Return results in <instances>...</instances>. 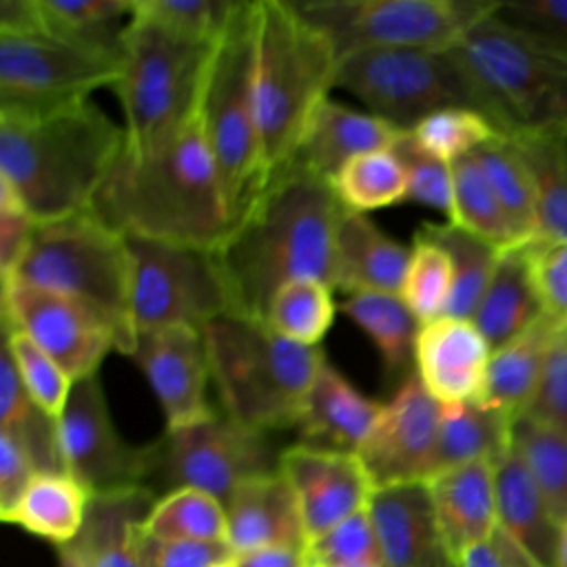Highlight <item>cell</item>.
Returning <instances> with one entry per match:
<instances>
[{
    "instance_id": "cell-27",
    "label": "cell",
    "mask_w": 567,
    "mask_h": 567,
    "mask_svg": "<svg viewBox=\"0 0 567 567\" xmlns=\"http://www.w3.org/2000/svg\"><path fill=\"white\" fill-rule=\"evenodd\" d=\"M155 501L151 487L91 494L84 525L66 545L86 567H142L135 536Z\"/></svg>"
},
{
    "instance_id": "cell-18",
    "label": "cell",
    "mask_w": 567,
    "mask_h": 567,
    "mask_svg": "<svg viewBox=\"0 0 567 567\" xmlns=\"http://www.w3.org/2000/svg\"><path fill=\"white\" fill-rule=\"evenodd\" d=\"M126 357L135 361L155 392L166 430L197 423L215 412L206 399L210 368L202 330L190 326L137 330Z\"/></svg>"
},
{
    "instance_id": "cell-2",
    "label": "cell",
    "mask_w": 567,
    "mask_h": 567,
    "mask_svg": "<svg viewBox=\"0 0 567 567\" xmlns=\"http://www.w3.org/2000/svg\"><path fill=\"white\" fill-rule=\"evenodd\" d=\"M91 208L122 235L217 250L230 221L199 104L157 148L133 155L122 146Z\"/></svg>"
},
{
    "instance_id": "cell-45",
    "label": "cell",
    "mask_w": 567,
    "mask_h": 567,
    "mask_svg": "<svg viewBox=\"0 0 567 567\" xmlns=\"http://www.w3.org/2000/svg\"><path fill=\"white\" fill-rule=\"evenodd\" d=\"M399 295L423 323L441 317L452 295V264L447 252L434 241L414 235Z\"/></svg>"
},
{
    "instance_id": "cell-11",
    "label": "cell",
    "mask_w": 567,
    "mask_h": 567,
    "mask_svg": "<svg viewBox=\"0 0 567 567\" xmlns=\"http://www.w3.org/2000/svg\"><path fill=\"white\" fill-rule=\"evenodd\" d=\"M341 58L368 49L447 51L496 0H290Z\"/></svg>"
},
{
    "instance_id": "cell-9",
    "label": "cell",
    "mask_w": 567,
    "mask_h": 567,
    "mask_svg": "<svg viewBox=\"0 0 567 567\" xmlns=\"http://www.w3.org/2000/svg\"><path fill=\"white\" fill-rule=\"evenodd\" d=\"M496 11L447 49L478 91L489 122L503 135L567 122V60L509 27Z\"/></svg>"
},
{
    "instance_id": "cell-28",
    "label": "cell",
    "mask_w": 567,
    "mask_h": 567,
    "mask_svg": "<svg viewBox=\"0 0 567 567\" xmlns=\"http://www.w3.org/2000/svg\"><path fill=\"white\" fill-rule=\"evenodd\" d=\"M498 527L538 565L556 567L560 525L514 447L494 463Z\"/></svg>"
},
{
    "instance_id": "cell-13",
    "label": "cell",
    "mask_w": 567,
    "mask_h": 567,
    "mask_svg": "<svg viewBox=\"0 0 567 567\" xmlns=\"http://www.w3.org/2000/svg\"><path fill=\"white\" fill-rule=\"evenodd\" d=\"M277 470L279 454L266 432L215 410L197 423L166 430L151 443L148 487L155 483L164 494L195 487L226 505L237 485Z\"/></svg>"
},
{
    "instance_id": "cell-48",
    "label": "cell",
    "mask_w": 567,
    "mask_h": 567,
    "mask_svg": "<svg viewBox=\"0 0 567 567\" xmlns=\"http://www.w3.org/2000/svg\"><path fill=\"white\" fill-rule=\"evenodd\" d=\"M310 567H332L348 563H377L381 565L379 538L368 507L337 523L306 545Z\"/></svg>"
},
{
    "instance_id": "cell-33",
    "label": "cell",
    "mask_w": 567,
    "mask_h": 567,
    "mask_svg": "<svg viewBox=\"0 0 567 567\" xmlns=\"http://www.w3.org/2000/svg\"><path fill=\"white\" fill-rule=\"evenodd\" d=\"M0 434L27 454L38 474H69L58 419L27 392L4 348L0 359Z\"/></svg>"
},
{
    "instance_id": "cell-50",
    "label": "cell",
    "mask_w": 567,
    "mask_h": 567,
    "mask_svg": "<svg viewBox=\"0 0 567 567\" xmlns=\"http://www.w3.org/2000/svg\"><path fill=\"white\" fill-rule=\"evenodd\" d=\"M520 419L567 436V328L563 326L554 332L538 385Z\"/></svg>"
},
{
    "instance_id": "cell-30",
    "label": "cell",
    "mask_w": 567,
    "mask_h": 567,
    "mask_svg": "<svg viewBox=\"0 0 567 567\" xmlns=\"http://www.w3.org/2000/svg\"><path fill=\"white\" fill-rule=\"evenodd\" d=\"M534 184L538 237L567 241V122L520 128L507 135Z\"/></svg>"
},
{
    "instance_id": "cell-26",
    "label": "cell",
    "mask_w": 567,
    "mask_h": 567,
    "mask_svg": "<svg viewBox=\"0 0 567 567\" xmlns=\"http://www.w3.org/2000/svg\"><path fill=\"white\" fill-rule=\"evenodd\" d=\"M412 246L385 235L365 213L343 210L334 248V290L401 292Z\"/></svg>"
},
{
    "instance_id": "cell-16",
    "label": "cell",
    "mask_w": 567,
    "mask_h": 567,
    "mask_svg": "<svg viewBox=\"0 0 567 567\" xmlns=\"http://www.w3.org/2000/svg\"><path fill=\"white\" fill-rule=\"evenodd\" d=\"M58 427L66 472L89 494L148 487L151 445H128L117 434L97 374L73 383Z\"/></svg>"
},
{
    "instance_id": "cell-37",
    "label": "cell",
    "mask_w": 567,
    "mask_h": 567,
    "mask_svg": "<svg viewBox=\"0 0 567 567\" xmlns=\"http://www.w3.org/2000/svg\"><path fill=\"white\" fill-rule=\"evenodd\" d=\"M414 235L434 241L450 257L452 295L443 315L472 319L503 250L452 221H425Z\"/></svg>"
},
{
    "instance_id": "cell-15",
    "label": "cell",
    "mask_w": 567,
    "mask_h": 567,
    "mask_svg": "<svg viewBox=\"0 0 567 567\" xmlns=\"http://www.w3.org/2000/svg\"><path fill=\"white\" fill-rule=\"evenodd\" d=\"M2 328L29 337L75 383L97 374L109 350H117L113 323L95 308L18 279L2 281Z\"/></svg>"
},
{
    "instance_id": "cell-7",
    "label": "cell",
    "mask_w": 567,
    "mask_h": 567,
    "mask_svg": "<svg viewBox=\"0 0 567 567\" xmlns=\"http://www.w3.org/2000/svg\"><path fill=\"white\" fill-rule=\"evenodd\" d=\"M7 279L53 290L95 308L113 323L117 352H131L135 341L131 252L124 235L97 217L93 208L35 224L29 248Z\"/></svg>"
},
{
    "instance_id": "cell-46",
    "label": "cell",
    "mask_w": 567,
    "mask_h": 567,
    "mask_svg": "<svg viewBox=\"0 0 567 567\" xmlns=\"http://www.w3.org/2000/svg\"><path fill=\"white\" fill-rule=\"evenodd\" d=\"M241 0H133V16L151 20L177 35L213 44Z\"/></svg>"
},
{
    "instance_id": "cell-41",
    "label": "cell",
    "mask_w": 567,
    "mask_h": 567,
    "mask_svg": "<svg viewBox=\"0 0 567 567\" xmlns=\"http://www.w3.org/2000/svg\"><path fill=\"white\" fill-rule=\"evenodd\" d=\"M339 306L332 288L317 279H297L281 286L270 299L266 323L281 337L317 348L332 326Z\"/></svg>"
},
{
    "instance_id": "cell-10",
    "label": "cell",
    "mask_w": 567,
    "mask_h": 567,
    "mask_svg": "<svg viewBox=\"0 0 567 567\" xmlns=\"http://www.w3.org/2000/svg\"><path fill=\"white\" fill-rule=\"evenodd\" d=\"M334 89H346L368 106V113L399 131H412L443 109H472L487 117L478 91L450 51H357L339 60Z\"/></svg>"
},
{
    "instance_id": "cell-24",
    "label": "cell",
    "mask_w": 567,
    "mask_h": 567,
    "mask_svg": "<svg viewBox=\"0 0 567 567\" xmlns=\"http://www.w3.org/2000/svg\"><path fill=\"white\" fill-rule=\"evenodd\" d=\"M226 516L235 556L261 547H306L295 492L279 470L237 485L226 501Z\"/></svg>"
},
{
    "instance_id": "cell-1",
    "label": "cell",
    "mask_w": 567,
    "mask_h": 567,
    "mask_svg": "<svg viewBox=\"0 0 567 567\" xmlns=\"http://www.w3.org/2000/svg\"><path fill=\"white\" fill-rule=\"evenodd\" d=\"M346 206L332 182L288 164L217 248L235 312L266 321L275 292L297 279L334 290L337 230Z\"/></svg>"
},
{
    "instance_id": "cell-59",
    "label": "cell",
    "mask_w": 567,
    "mask_h": 567,
    "mask_svg": "<svg viewBox=\"0 0 567 567\" xmlns=\"http://www.w3.org/2000/svg\"><path fill=\"white\" fill-rule=\"evenodd\" d=\"M556 567H567V520L560 525L558 551H556Z\"/></svg>"
},
{
    "instance_id": "cell-4",
    "label": "cell",
    "mask_w": 567,
    "mask_h": 567,
    "mask_svg": "<svg viewBox=\"0 0 567 567\" xmlns=\"http://www.w3.org/2000/svg\"><path fill=\"white\" fill-rule=\"evenodd\" d=\"M339 55L290 0H255V104L268 175L286 168L337 84Z\"/></svg>"
},
{
    "instance_id": "cell-17",
    "label": "cell",
    "mask_w": 567,
    "mask_h": 567,
    "mask_svg": "<svg viewBox=\"0 0 567 567\" xmlns=\"http://www.w3.org/2000/svg\"><path fill=\"white\" fill-rule=\"evenodd\" d=\"M441 410L416 374L399 383L357 452L372 489L425 483L434 474Z\"/></svg>"
},
{
    "instance_id": "cell-8",
    "label": "cell",
    "mask_w": 567,
    "mask_h": 567,
    "mask_svg": "<svg viewBox=\"0 0 567 567\" xmlns=\"http://www.w3.org/2000/svg\"><path fill=\"white\" fill-rule=\"evenodd\" d=\"M213 44L177 35L131 11L113 84L128 153L157 148L195 115Z\"/></svg>"
},
{
    "instance_id": "cell-58",
    "label": "cell",
    "mask_w": 567,
    "mask_h": 567,
    "mask_svg": "<svg viewBox=\"0 0 567 567\" xmlns=\"http://www.w3.org/2000/svg\"><path fill=\"white\" fill-rule=\"evenodd\" d=\"M58 567H86L71 545H58Z\"/></svg>"
},
{
    "instance_id": "cell-35",
    "label": "cell",
    "mask_w": 567,
    "mask_h": 567,
    "mask_svg": "<svg viewBox=\"0 0 567 567\" xmlns=\"http://www.w3.org/2000/svg\"><path fill=\"white\" fill-rule=\"evenodd\" d=\"M89 498L91 494L71 474H38L2 520L20 525L55 547L66 545L84 525Z\"/></svg>"
},
{
    "instance_id": "cell-6",
    "label": "cell",
    "mask_w": 567,
    "mask_h": 567,
    "mask_svg": "<svg viewBox=\"0 0 567 567\" xmlns=\"http://www.w3.org/2000/svg\"><path fill=\"white\" fill-rule=\"evenodd\" d=\"M199 120L233 228L270 182L255 104V0L239 2L210 49Z\"/></svg>"
},
{
    "instance_id": "cell-20",
    "label": "cell",
    "mask_w": 567,
    "mask_h": 567,
    "mask_svg": "<svg viewBox=\"0 0 567 567\" xmlns=\"http://www.w3.org/2000/svg\"><path fill=\"white\" fill-rule=\"evenodd\" d=\"M492 348L472 319L436 317L421 326L414 348V374L441 403L481 401Z\"/></svg>"
},
{
    "instance_id": "cell-31",
    "label": "cell",
    "mask_w": 567,
    "mask_h": 567,
    "mask_svg": "<svg viewBox=\"0 0 567 567\" xmlns=\"http://www.w3.org/2000/svg\"><path fill=\"white\" fill-rule=\"evenodd\" d=\"M556 330L558 323L545 315L532 328L492 350L481 401L507 414L512 421L520 419L538 385Z\"/></svg>"
},
{
    "instance_id": "cell-36",
    "label": "cell",
    "mask_w": 567,
    "mask_h": 567,
    "mask_svg": "<svg viewBox=\"0 0 567 567\" xmlns=\"http://www.w3.org/2000/svg\"><path fill=\"white\" fill-rule=\"evenodd\" d=\"M35 27L58 38L122 60L133 2L124 0H33Z\"/></svg>"
},
{
    "instance_id": "cell-19",
    "label": "cell",
    "mask_w": 567,
    "mask_h": 567,
    "mask_svg": "<svg viewBox=\"0 0 567 567\" xmlns=\"http://www.w3.org/2000/svg\"><path fill=\"white\" fill-rule=\"evenodd\" d=\"M279 472L295 492L306 545L368 507L374 492L357 454L297 443L279 452Z\"/></svg>"
},
{
    "instance_id": "cell-61",
    "label": "cell",
    "mask_w": 567,
    "mask_h": 567,
    "mask_svg": "<svg viewBox=\"0 0 567 567\" xmlns=\"http://www.w3.org/2000/svg\"><path fill=\"white\" fill-rule=\"evenodd\" d=\"M219 567H235V558H233L230 563H224V565H219Z\"/></svg>"
},
{
    "instance_id": "cell-32",
    "label": "cell",
    "mask_w": 567,
    "mask_h": 567,
    "mask_svg": "<svg viewBox=\"0 0 567 567\" xmlns=\"http://www.w3.org/2000/svg\"><path fill=\"white\" fill-rule=\"evenodd\" d=\"M339 310L374 343L390 379L401 383L414 374V348L423 321L399 292H352Z\"/></svg>"
},
{
    "instance_id": "cell-34",
    "label": "cell",
    "mask_w": 567,
    "mask_h": 567,
    "mask_svg": "<svg viewBox=\"0 0 567 567\" xmlns=\"http://www.w3.org/2000/svg\"><path fill=\"white\" fill-rule=\"evenodd\" d=\"M512 427L507 414L483 401L443 405L434 474L474 461L496 463L512 447Z\"/></svg>"
},
{
    "instance_id": "cell-39",
    "label": "cell",
    "mask_w": 567,
    "mask_h": 567,
    "mask_svg": "<svg viewBox=\"0 0 567 567\" xmlns=\"http://www.w3.org/2000/svg\"><path fill=\"white\" fill-rule=\"evenodd\" d=\"M140 529L159 540L228 543L226 505L195 487L157 496Z\"/></svg>"
},
{
    "instance_id": "cell-38",
    "label": "cell",
    "mask_w": 567,
    "mask_h": 567,
    "mask_svg": "<svg viewBox=\"0 0 567 567\" xmlns=\"http://www.w3.org/2000/svg\"><path fill=\"white\" fill-rule=\"evenodd\" d=\"M474 157L505 213L516 244L534 241L538 237L536 195L527 166L514 142L501 133L474 151Z\"/></svg>"
},
{
    "instance_id": "cell-21",
    "label": "cell",
    "mask_w": 567,
    "mask_h": 567,
    "mask_svg": "<svg viewBox=\"0 0 567 567\" xmlns=\"http://www.w3.org/2000/svg\"><path fill=\"white\" fill-rule=\"evenodd\" d=\"M368 512L383 567H458L439 529L427 483L379 487Z\"/></svg>"
},
{
    "instance_id": "cell-49",
    "label": "cell",
    "mask_w": 567,
    "mask_h": 567,
    "mask_svg": "<svg viewBox=\"0 0 567 567\" xmlns=\"http://www.w3.org/2000/svg\"><path fill=\"white\" fill-rule=\"evenodd\" d=\"M392 153L399 157L405 179L408 199L436 208L450 217L452 213V164L436 159L419 146L410 131H401L392 144Z\"/></svg>"
},
{
    "instance_id": "cell-22",
    "label": "cell",
    "mask_w": 567,
    "mask_h": 567,
    "mask_svg": "<svg viewBox=\"0 0 567 567\" xmlns=\"http://www.w3.org/2000/svg\"><path fill=\"white\" fill-rule=\"evenodd\" d=\"M383 403L359 392L328 359L321 361L297 421L299 443L357 454Z\"/></svg>"
},
{
    "instance_id": "cell-23",
    "label": "cell",
    "mask_w": 567,
    "mask_h": 567,
    "mask_svg": "<svg viewBox=\"0 0 567 567\" xmlns=\"http://www.w3.org/2000/svg\"><path fill=\"white\" fill-rule=\"evenodd\" d=\"M434 516L452 556L487 540L498 527L496 476L492 461L443 470L427 481Z\"/></svg>"
},
{
    "instance_id": "cell-55",
    "label": "cell",
    "mask_w": 567,
    "mask_h": 567,
    "mask_svg": "<svg viewBox=\"0 0 567 567\" xmlns=\"http://www.w3.org/2000/svg\"><path fill=\"white\" fill-rule=\"evenodd\" d=\"M35 476L38 472L27 454L9 436L0 434V518L11 514Z\"/></svg>"
},
{
    "instance_id": "cell-57",
    "label": "cell",
    "mask_w": 567,
    "mask_h": 567,
    "mask_svg": "<svg viewBox=\"0 0 567 567\" xmlns=\"http://www.w3.org/2000/svg\"><path fill=\"white\" fill-rule=\"evenodd\" d=\"M235 567H310L306 547H261L235 556Z\"/></svg>"
},
{
    "instance_id": "cell-3",
    "label": "cell",
    "mask_w": 567,
    "mask_h": 567,
    "mask_svg": "<svg viewBox=\"0 0 567 567\" xmlns=\"http://www.w3.org/2000/svg\"><path fill=\"white\" fill-rule=\"evenodd\" d=\"M124 140V128L89 97L47 109H0V182L35 224L82 213Z\"/></svg>"
},
{
    "instance_id": "cell-44",
    "label": "cell",
    "mask_w": 567,
    "mask_h": 567,
    "mask_svg": "<svg viewBox=\"0 0 567 567\" xmlns=\"http://www.w3.org/2000/svg\"><path fill=\"white\" fill-rule=\"evenodd\" d=\"M410 133L423 151L447 164L472 155L483 144L501 135V131L483 113L472 109L436 111L421 120Z\"/></svg>"
},
{
    "instance_id": "cell-54",
    "label": "cell",
    "mask_w": 567,
    "mask_h": 567,
    "mask_svg": "<svg viewBox=\"0 0 567 567\" xmlns=\"http://www.w3.org/2000/svg\"><path fill=\"white\" fill-rule=\"evenodd\" d=\"M35 221L22 208L7 184L0 182V279L16 272L24 250L29 248Z\"/></svg>"
},
{
    "instance_id": "cell-53",
    "label": "cell",
    "mask_w": 567,
    "mask_h": 567,
    "mask_svg": "<svg viewBox=\"0 0 567 567\" xmlns=\"http://www.w3.org/2000/svg\"><path fill=\"white\" fill-rule=\"evenodd\" d=\"M527 246L543 308L558 326L567 328V241L534 239Z\"/></svg>"
},
{
    "instance_id": "cell-60",
    "label": "cell",
    "mask_w": 567,
    "mask_h": 567,
    "mask_svg": "<svg viewBox=\"0 0 567 567\" xmlns=\"http://www.w3.org/2000/svg\"><path fill=\"white\" fill-rule=\"evenodd\" d=\"M332 567H383L377 563H348V565H332Z\"/></svg>"
},
{
    "instance_id": "cell-47",
    "label": "cell",
    "mask_w": 567,
    "mask_h": 567,
    "mask_svg": "<svg viewBox=\"0 0 567 567\" xmlns=\"http://www.w3.org/2000/svg\"><path fill=\"white\" fill-rule=\"evenodd\" d=\"M2 348L9 352L22 385L49 414L58 419L66 405L73 381L44 350H40L22 332L2 328Z\"/></svg>"
},
{
    "instance_id": "cell-43",
    "label": "cell",
    "mask_w": 567,
    "mask_h": 567,
    "mask_svg": "<svg viewBox=\"0 0 567 567\" xmlns=\"http://www.w3.org/2000/svg\"><path fill=\"white\" fill-rule=\"evenodd\" d=\"M512 447L523 458L558 525L567 520V436L516 419Z\"/></svg>"
},
{
    "instance_id": "cell-5",
    "label": "cell",
    "mask_w": 567,
    "mask_h": 567,
    "mask_svg": "<svg viewBox=\"0 0 567 567\" xmlns=\"http://www.w3.org/2000/svg\"><path fill=\"white\" fill-rule=\"evenodd\" d=\"M210 379L224 412L259 432L297 427L326 354L277 334L264 319L226 312L206 323Z\"/></svg>"
},
{
    "instance_id": "cell-40",
    "label": "cell",
    "mask_w": 567,
    "mask_h": 567,
    "mask_svg": "<svg viewBox=\"0 0 567 567\" xmlns=\"http://www.w3.org/2000/svg\"><path fill=\"white\" fill-rule=\"evenodd\" d=\"M447 221L474 233L501 250L518 246L474 153L452 164V213Z\"/></svg>"
},
{
    "instance_id": "cell-42",
    "label": "cell",
    "mask_w": 567,
    "mask_h": 567,
    "mask_svg": "<svg viewBox=\"0 0 567 567\" xmlns=\"http://www.w3.org/2000/svg\"><path fill=\"white\" fill-rule=\"evenodd\" d=\"M332 188L348 210L368 213L408 199V179L392 148L350 159L332 179Z\"/></svg>"
},
{
    "instance_id": "cell-12",
    "label": "cell",
    "mask_w": 567,
    "mask_h": 567,
    "mask_svg": "<svg viewBox=\"0 0 567 567\" xmlns=\"http://www.w3.org/2000/svg\"><path fill=\"white\" fill-rule=\"evenodd\" d=\"M131 252L133 328L190 326L204 330L215 317L235 312L217 250L124 235Z\"/></svg>"
},
{
    "instance_id": "cell-25",
    "label": "cell",
    "mask_w": 567,
    "mask_h": 567,
    "mask_svg": "<svg viewBox=\"0 0 567 567\" xmlns=\"http://www.w3.org/2000/svg\"><path fill=\"white\" fill-rule=\"evenodd\" d=\"M399 135V128L377 115L348 109L328 97L310 117L290 164L332 182L350 159L392 148Z\"/></svg>"
},
{
    "instance_id": "cell-51",
    "label": "cell",
    "mask_w": 567,
    "mask_h": 567,
    "mask_svg": "<svg viewBox=\"0 0 567 567\" xmlns=\"http://www.w3.org/2000/svg\"><path fill=\"white\" fill-rule=\"evenodd\" d=\"M496 13L549 53L567 60V0L498 2Z\"/></svg>"
},
{
    "instance_id": "cell-14",
    "label": "cell",
    "mask_w": 567,
    "mask_h": 567,
    "mask_svg": "<svg viewBox=\"0 0 567 567\" xmlns=\"http://www.w3.org/2000/svg\"><path fill=\"white\" fill-rule=\"evenodd\" d=\"M120 60L44 29H0V109H47L113 86Z\"/></svg>"
},
{
    "instance_id": "cell-29",
    "label": "cell",
    "mask_w": 567,
    "mask_h": 567,
    "mask_svg": "<svg viewBox=\"0 0 567 567\" xmlns=\"http://www.w3.org/2000/svg\"><path fill=\"white\" fill-rule=\"evenodd\" d=\"M545 308L534 281L529 246L505 248L472 317L492 350L532 328Z\"/></svg>"
},
{
    "instance_id": "cell-52",
    "label": "cell",
    "mask_w": 567,
    "mask_h": 567,
    "mask_svg": "<svg viewBox=\"0 0 567 567\" xmlns=\"http://www.w3.org/2000/svg\"><path fill=\"white\" fill-rule=\"evenodd\" d=\"M135 547L142 567H219L235 558V551L228 543L159 540L146 536L140 527L135 536Z\"/></svg>"
},
{
    "instance_id": "cell-56",
    "label": "cell",
    "mask_w": 567,
    "mask_h": 567,
    "mask_svg": "<svg viewBox=\"0 0 567 567\" xmlns=\"http://www.w3.org/2000/svg\"><path fill=\"white\" fill-rule=\"evenodd\" d=\"M456 563L458 567H543L501 527L487 540L465 549Z\"/></svg>"
}]
</instances>
